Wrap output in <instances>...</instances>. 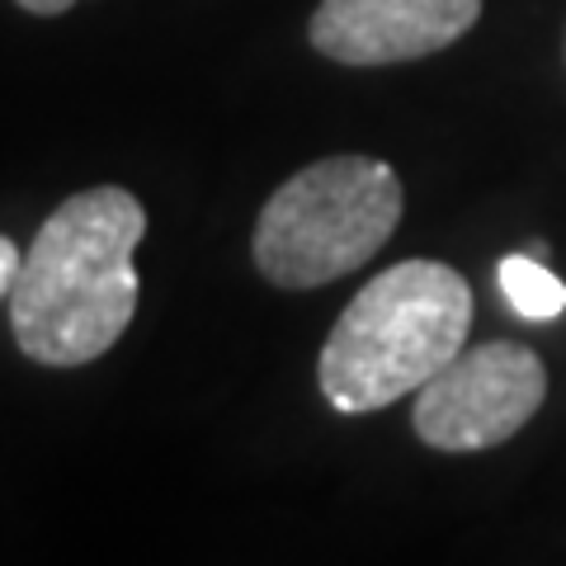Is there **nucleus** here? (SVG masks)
<instances>
[{"mask_svg": "<svg viewBox=\"0 0 566 566\" xmlns=\"http://www.w3.org/2000/svg\"><path fill=\"white\" fill-rule=\"evenodd\" d=\"M20 264H24V255H20V245H14L10 237H0V297H10V289H14V279H20Z\"/></svg>", "mask_w": 566, "mask_h": 566, "instance_id": "0eeeda50", "label": "nucleus"}, {"mask_svg": "<svg viewBox=\"0 0 566 566\" xmlns=\"http://www.w3.org/2000/svg\"><path fill=\"white\" fill-rule=\"evenodd\" d=\"M20 10L29 14H39V20H52V14H66L71 6H81V0H14Z\"/></svg>", "mask_w": 566, "mask_h": 566, "instance_id": "6e6552de", "label": "nucleus"}, {"mask_svg": "<svg viewBox=\"0 0 566 566\" xmlns=\"http://www.w3.org/2000/svg\"><path fill=\"white\" fill-rule=\"evenodd\" d=\"M472 331V283L444 260H401L368 279L331 326L316 382L340 416L416 397Z\"/></svg>", "mask_w": 566, "mask_h": 566, "instance_id": "f03ea898", "label": "nucleus"}, {"mask_svg": "<svg viewBox=\"0 0 566 566\" xmlns=\"http://www.w3.org/2000/svg\"><path fill=\"white\" fill-rule=\"evenodd\" d=\"M482 20V0H322L307 43L340 66H397L453 48Z\"/></svg>", "mask_w": 566, "mask_h": 566, "instance_id": "39448f33", "label": "nucleus"}, {"mask_svg": "<svg viewBox=\"0 0 566 566\" xmlns=\"http://www.w3.org/2000/svg\"><path fill=\"white\" fill-rule=\"evenodd\" d=\"M495 279H501L505 303L515 307L524 322H557L566 312V283L534 255H505Z\"/></svg>", "mask_w": 566, "mask_h": 566, "instance_id": "423d86ee", "label": "nucleus"}, {"mask_svg": "<svg viewBox=\"0 0 566 566\" xmlns=\"http://www.w3.org/2000/svg\"><path fill=\"white\" fill-rule=\"evenodd\" d=\"M547 397V368L528 345L486 340L458 349L411 401L420 444L439 453H482L515 439Z\"/></svg>", "mask_w": 566, "mask_h": 566, "instance_id": "20e7f679", "label": "nucleus"}, {"mask_svg": "<svg viewBox=\"0 0 566 566\" xmlns=\"http://www.w3.org/2000/svg\"><path fill=\"white\" fill-rule=\"evenodd\" d=\"M147 208L123 185H95L52 208L10 289V331L24 359L81 368L109 354L137 316V245Z\"/></svg>", "mask_w": 566, "mask_h": 566, "instance_id": "f257e3e1", "label": "nucleus"}, {"mask_svg": "<svg viewBox=\"0 0 566 566\" xmlns=\"http://www.w3.org/2000/svg\"><path fill=\"white\" fill-rule=\"evenodd\" d=\"M401 175L378 156H326L264 199L251 237L274 289H322L364 270L401 227Z\"/></svg>", "mask_w": 566, "mask_h": 566, "instance_id": "7ed1b4c3", "label": "nucleus"}]
</instances>
